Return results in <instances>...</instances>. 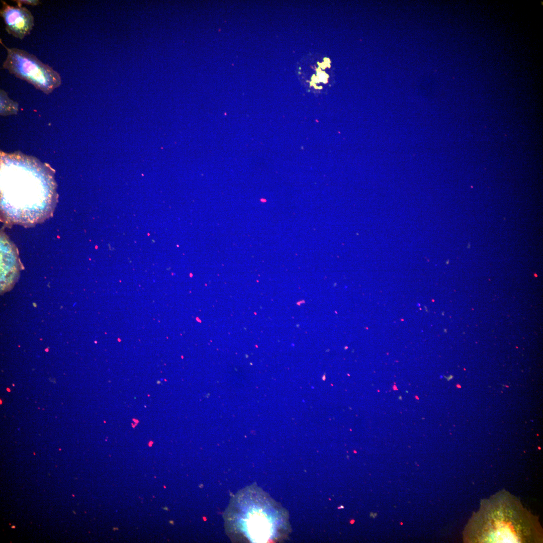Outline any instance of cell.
Here are the masks:
<instances>
[{
    "mask_svg": "<svg viewBox=\"0 0 543 543\" xmlns=\"http://www.w3.org/2000/svg\"><path fill=\"white\" fill-rule=\"evenodd\" d=\"M51 167L32 156L1 153V220L25 227L51 217L57 202Z\"/></svg>",
    "mask_w": 543,
    "mask_h": 543,
    "instance_id": "obj_1",
    "label": "cell"
},
{
    "mask_svg": "<svg viewBox=\"0 0 543 543\" xmlns=\"http://www.w3.org/2000/svg\"><path fill=\"white\" fill-rule=\"evenodd\" d=\"M162 508L163 510H168V508H167L166 507H162Z\"/></svg>",
    "mask_w": 543,
    "mask_h": 543,
    "instance_id": "obj_8",
    "label": "cell"
},
{
    "mask_svg": "<svg viewBox=\"0 0 543 543\" xmlns=\"http://www.w3.org/2000/svg\"><path fill=\"white\" fill-rule=\"evenodd\" d=\"M1 2L0 16L4 20L6 31L16 38L23 39L31 33L34 26L33 15L26 7H14L3 1Z\"/></svg>",
    "mask_w": 543,
    "mask_h": 543,
    "instance_id": "obj_4",
    "label": "cell"
},
{
    "mask_svg": "<svg viewBox=\"0 0 543 543\" xmlns=\"http://www.w3.org/2000/svg\"><path fill=\"white\" fill-rule=\"evenodd\" d=\"M13 1L18 4L17 6L18 7H22V4L36 6L41 3V2L39 0H15Z\"/></svg>",
    "mask_w": 543,
    "mask_h": 543,
    "instance_id": "obj_7",
    "label": "cell"
},
{
    "mask_svg": "<svg viewBox=\"0 0 543 543\" xmlns=\"http://www.w3.org/2000/svg\"><path fill=\"white\" fill-rule=\"evenodd\" d=\"M225 521L229 536L244 542H267L276 537L279 526L277 510L257 489L249 487L233 497Z\"/></svg>",
    "mask_w": 543,
    "mask_h": 543,
    "instance_id": "obj_2",
    "label": "cell"
},
{
    "mask_svg": "<svg viewBox=\"0 0 543 543\" xmlns=\"http://www.w3.org/2000/svg\"><path fill=\"white\" fill-rule=\"evenodd\" d=\"M1 281L11 283L18 275L19 260L18 249L3 231L1 232Z\"/></svg>",
    "mask_w": 543,
    "mask_h": 543,
    "instance_id": "obj_5",
    "label": "cell"
},
{
    "mask_svg": "<svg viewBox=\"0 0 543 543\" xmlns=\"http://www.w3.org/2000/svg\"><path fill=\"white\" fill-rule=\"evenodd\" d=\"M18 105L10 99L7 93L3 89H1V112L2 114H9L16 113L18 111Z\"/></svg>",
    "mask_w": 543,
    "mask_h": 543,
    "instance_id": "obj_6",
    "label": "cell"
},
{
    "mask_svg": "<svg viewBox=\"0 0 543 543\" xmlns=\"http://www.w3.org/2000/svg\"><path fill=\"white\" fill-rule=\"evenodd\" d=\"M1 43L7 50L3 69L46 94L51 93L61 84L59 73L41 61L35 55L23 49L8 48L1 40Z\"/></svg>",
    "mask_w": 543,
    "mask_h": 543,
    "instance_id": "obj_3",
    "label": "cell"
}]
</instances>
